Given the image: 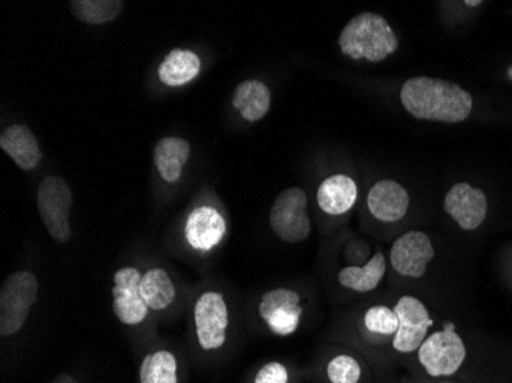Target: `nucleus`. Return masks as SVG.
Instances as JSON below:
<instances>
[{"label":"nucleus","mask_w":512,"mask_h":383,"mask_svg":"<svg viewBox=\"0 0 512 383\" xmlns=\"http://www.w3.org/2000/svg\"><path fill=\"white\" fill-rule=\"evenodd\" d=\"M401 103L417 120L462 123L473 111L470 92L456 83L436 77H411L401 88Z\"/></svg>","instance_id":"f257e3e1"},{"label":"nucleus","mask_w":512,"mask_h":383,"mask_svg":"<svg viewBox=\"0 0 512 383\" xmlns=\"http://www.w3.org/2000/svg\"><path fill=\"white\" fill-rule=\"evenodd\" d=\"M338 46L348 59L379 63L399 50V39L384 16L361 13L342 28Z\"/></svg>","instance_id":"f03ea898"},{"label":"nucleus","mask_w":512,"mask_h":383,"mask_svg":"<svg viewBox=\"0 0 512 383\" xmlns=\"http://www.w3.org/2000/svg\"><path fill=\"white\" fill-rule=\"evenodd\" d=\"M417 364L430 379L453 376L467 359L465 342L457 334L453 322H447L440 331L428 334L416 351Z\"/></svg>","instance_id":"7ed1b4c3"},{"label":"nucleus","mask_w":512,"mask_h":383,"mask_svg":"<svg viewBox=\"0 0 512 383\" xmlns=\"http://www.w3.org/2000/svg\"><path fill=\"white\" fill-rule=\"evenodd\" d=\"M39 295V279L33 272L11 273L0 289V334L10 338L19 333Z\"/></svg>","instance_id":"20e7f679"},{"label":"nucleus","mask_w":512,"mask_h":383,"mask_svg":"<svg viewBox=\"0 0 512 383\" xmlns=\"http://www.w3.org/2000/svg\"><path fill=\"white\" fill-rule=\"evenodd\" d=\"M73 207V190L59 175L45 177L37 189V209L46 232L59 244L68 243L73 230L69 213Z\"/></svg>","instance_id":"39448f33"},{"label":"nucleus","mask_w":512,"mask_h":383,"mask_svg":"<svg viewBox=\"0 0 512 383\" xmlns=\"http://www.w3.org/2000/svg\"><path fill=\"white\" fill-rule=\"evenodd\" d=\"M309 198L301 187L283 190L270 207L269 224L276 236L287 244L306 241L312 233Z\"/></svg>","instance_id":"423d86ee"},{"label":"nucleus","mask_w":512,"mask_h":383,"mask_svg":"<svg viewBox=\"0 0 512 383\" xmlns=\"http://www.w3.org/2000/svg\"><path fill=\"white\" fill-rule=\"evenodd\" d=\"M194 324L197 341L204 351H217L224 347L229 328V307L223 293L206 290L194 305Z\"/></svg>","instance_id":"0eeeda50"},{"label":"nucleus","mask_w":512,"mask_h":383,"mask_svg":"<svg viewBox=\"0 0 512 383\" xmlns=\"http://www.w3.org/2000/svg\"><path fill=\"white\" fill-rule=\"evenodd\" d=\"M398 315V333L391 342L394 353L401 356L416 353L422 342L427 339L428 331L433 325L430 311L421 299L414 296H401L394 305Z\"/></svg>","instance_id":"6e6552de"},{"label":"nucleus","mask_w":512,"mask_h":383,"mask_svg":"<svg viewBox=\"0 0 512 383\" xmlns=\"http://www.w3.org/2000/svg\"><path fill=\"white\" fill-rule=\"evenodd\" d=\"M304 308L301 295L287 287L269 290L264 293L258 305V315L276 336L287 338L296 333L301 324Z\"/></svg>","instance_id":"1a4fd4ad"},{"label":"nucleus","mask_w":512,"mask_h":383,"mask_svg":"<svg viewBox=\"0 0 512 383\" xmlns=\"http://www.w3.org/2000/svg\"><path fill=\"white\" fill-rule=\"evenodd\" d=\"M142 276L143 273L132 266L122 267L114 273L112 310L115 318L128 327L145 322L151 311L143 299Z\"/></svg>","instance_id":"9d476101"},{"label":"nucleus","mask_w":512,"mask_h":383,"mask_svg":"<svg viewBox=\"0 0 512 383\" xmlns=\"http://www.w3.org/2000/svg\"><path fill=\"white\" fill-rule=\"evenodd\" d=\"M436 250L433 241L422 230H410L394 241L390 264L394 272L408 279H419L427 273Z\"/></svg>","instance_id":"9b49d317"},{"label":"nucleus","mask_w":512,"mask_h":383,"mask_svg":"<svg viewBox=\"0 0 512 383\" xmlns=\"http://www.w3.org/2000/svg\"><path fill=\"white\" fill-rule=\"evenodd\" d=\"M444 209L459 224L460 229L476 230L485 221L488 200L483 190L468 183H459L445 195Z\"/></svg>","instance_id":"f8f14e48"},{"label":"nucleus","mask_w":512,"mask_h":383,"mask_svg":"<svg viewBox=\"0 0 512 383\" xmlns=\"http://www.w3.org/2000/svg\"><path fill=\"white\" fill-rule=\"evenodd\" d=\"M226 232V220L214 206L195 207L184 224L186 241L192 249L200 252H209L220 246Z\"/></svg>","instance_id":"ddd939ff"},{"label":"nucleus","mask_w":512,"mask_h":383,"mask_svg":"<svg viewBox=\"0 0 512 383\" xmlns=\"http://www.w3.org/2000/svg\"><path fill=\"white\" fill-rule=\"evenodd\" d=\"M367 206L371 217L381 223H398L410 209V195L398 181L379 180L368 192Z\"/></svg>","instance_id":"4468645a"},{"label":"nucleus","mask_w":512,"mask_h":383,"mask_svg":"<svg viewBox=\"0 0 512 383\" xmlns=\"http://www.w3.org/2000/svg\"><path fill=\"white\" fill-rule=\"evenodd\" d=\"M0 148L23 172L34 171L43 158L36 135L23 123H16L4 129L0 134Z\"/></svg>","instance_id":"2eb2a0df"},{"label":"nucleus","mask_w":512,"mask_h":383,"mask_svg":"<svg viewBox=\"0 0 512 383\" xmlns=\"http://www.w3.org/2000/svg\"><path fill=\"white\" fill-rule=\"evenodd\" d=\"M356 200H358L356 181L344 174L325 178L316 192L319 209L330 217H341L350 212Z\"/></svg>","instance_id":"dca6fc26"},{"label":"nucleus","mask_w":512,"mask_h":383,"mask_svg":"<svg viewBox=\"0 0 512 383\" xmlns=\"http://www.w3.org/2000/svg\"><path fill=\"white\" fill-rule=\"evenodd\" d=\"M191 155L192 146L186 138L163 137L154 146L152 160L161 180L175 184L183 177L184 167Z\"/></svg>","instance_id":"f3484780"},{"label":"nucleus","mask_w":512,"mask_h":383,"mask_svg":"<svg viewBox=\"0 0 512 383\" xmlns=\"http://www.w3.org/2000/svg\"><path fill=\"white\" fill-rule=\"evenodd\" d=\"M203 62L195 51L175 48L166 54L158 65L157 76L168 88H181L189 85L200 76Z\"/></svg>","instance_id":"a211bd4d"},{"label":"nucleus","mask_w":512,"mask_h":383,"mask_svg":"<svg viewBox=\"0 0 512 383\" xmlns=\"http://www.w3.org/2000/svg\"><path fill=\"white\" fill-rule=\"evenodd\" d=\"M232 106L249 123L261 122L272 106V92L266 83L247 79L235 88Z\"/></svg>","instance_id":"6ab92c4d"},{"label":"nucleus","mask_w":512,"mask_h":383,"mask_svg":"<svg viewBox=\"0 0 512 383\" xmlns=\"http://www.w3.org/2000/svg\"><path fill=\"white\" fill-rule=\"evenodd\" d=\"M398 315L394 308L387 305H375L365 310L359 324L362 338L370 345L387 347L398 333Z\"/></svg>","instance_id":"aec40b11"},{"label":"nucleus","mask_w":512,"mask_h":383,"mask_svg":"<svg viewBox=\"0 0 512 383\" xmlns=\"http://www.w3.org/2000/svg\"><path fill=\"white\" fill-rule=\"evenodd\" d=\"M387 273V259L384 253L371 256L365 266H348L339 270L338 281L344 289L356 293H368L378 289Z\"/></svg>","instance_id":"412c9836"},{"label":"nucleus","mask_w":512,"mask_h":383,"mask_svg":"<svg viewBox=\"0 0 512 383\" xmlns=\"http://www.w3.org/2000/svg\"><path fill=\"white\" fill-rule=\"evenodd\" d=\"M142 295L151 311H165L177 299V287L171 275L161 267H152L142 276Z\"/></svg>","instance_id":"4be33fe9"},{"label":"nucleus","mask_w":512,"mask_h":383,"mask_svg":"<svg viewBox=\"0 0 512 383\" xmlns=\"http://www.w3.org/2000/svg\"><path fill=\"white\" fill-rule=\"evenodd\" d=\"M125 2L122 0H73L69 10L80 22L86 25H106L114 22L122 14Z\"/></svg>","instance_id":"5701e85b"},{"label":"nucleus","mask_w":512,"mask_h":383,"mask_svg":"<svg viewBox=\"0 0 512 383\" xmlns=\"http://www.w3.org/2000/svg\"><path fill=\"white\" fill-rule=\"evenodd\" d=\"M140 383H178V361L169 350L146 354L140 364Z\"/></svg>","instance_id":"b1692460"},{"label":"nucleus","mask_w":512,"mask_h":383,"mask_svg":"<svg viewBox=\"0 0 512 383\" xmlns=\"http://www.w3.org/2000/svg\"><path fill=\"white\" fill-rule=\"evenodd\" d=\"M325 376L330 383H361L364 367L352 354H338L325 367Z\"/></svg>","instance_id":"393cba45"},{"label":"nucleus","mask_w":512,"mask_h":383,"mask_svg":"<svg viewBox=\"0 0 512 383\" xmlns=\"http://www.w3.org/2000/svg\"><path fill=\"white\" fill-rule=\"evenodd\" d=\"M290 373L286 365L281 362H267L255 374L253 383H289Z\"/></svg>","instance_id":"a878e982"},{"label":"nucleus","mask_w":512,"mask_h":383,"mask_svg":"<svg viewBox=\"0 0 512 383\" xmlns=\"http://www.w3.org/2000/svg\"><path fill=\"white\" fill-rule=\"evenodd\" d=\"M50 383H79L76 379H74L71 374H59L53 382Z\"/></svg>","instance_id":"bb28decb"},{"label":"nucleus","mask_w":512,"mask_h":383,"mask_svg":"<svg viewBox=\"0 0 512 383\" xmlns=\"http://www.w3.org/2000/svg\"><path fill=\"white\" fill-rule=\"evenodd\" d=\"M413 383H454V382H448V380L433 379V380H430V382H427V380H421V382H413Z\"/></svg>","instance_id":"cd10ccee"},{"label":"nucleus","mask_w":512,"mask_h":383,"mask_svg":"<svg viewBox=\"0 0 512 383\" xmlns=\"http://www.w3.org/2000/svg\"><path fill=\"white\" fill-rule=\"evenodd\" d=\"M465 5H468V7H477V5H480V2H465Z\"/></svg>","instance_id":"c85d7f7f"},{"label":"nucleus","mask_w":512,"mask_h":383,"mask_svg":"<svg viewBox=\"0 0 512 383\" xmlns=\"http://www.w3.org/2000/svg\"><path fill=\"white\" fill-rule=\"evenodd\" d=\"M508 77L512 80V65L508 68Z\"/></svg>","instance_id":"c756f323"}]
</instances>
